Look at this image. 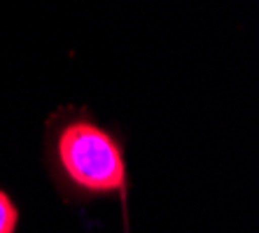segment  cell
<instances>
[{"mask_svg":"<svg viewBox=\"0 0 259 233\" xmlns=\"http://www.w3.org/2000/svg\"><path fill=\"white\" fill-rule=\"evenodd\" d=\"M42 161L59 196L72 205L128 196L126 147L87 108H59L45 121Z\"/></svg>","mask_w":259,"mask_h":233,"instance_id":"6da1fadb","label":"cell"},{"mask_svg":"<svg viewBox=\"0 0 259 233\" xmlns=\"http://www.w3.org/2000/svg\"><path fill=\"white\" fill-rule=\"evenodd\" d=\"M19 208L10 194L0 189V233H17L19 228Z\"/></svg>","mask_w":259,"mask_h":233,"instance_id":"7a4b0ae2","label":"cell"}]
</instances>
